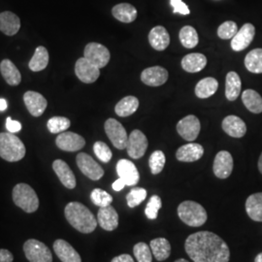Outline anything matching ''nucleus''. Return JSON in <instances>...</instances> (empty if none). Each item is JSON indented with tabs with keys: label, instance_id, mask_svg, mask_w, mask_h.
<instances>
[{
	"label": "nucleus",
	"instance_id": "obj_1",
	"mask_svg": "<svg viewBox=\"0 0 262 262\" xmlns=\"http://www.w3.org/2000/svg\"><path fill=\"white\" fill-rule=\"evenodd\" d=\"M185 250L193 262H229L230 251L227 244L210 231L189 235Z\"/></svg>",
	"mask_w": 262,
	"mask_h": 262
},
{
	"label": "nucleus",
	"instance_id": "obj_2",
	"mask_svg": "<svg viewBox=\"0 0 262 262\" xmlns=\"http://www.w3.org/2000/svg\"><path fill=\"white\" fill-rule=\"evenodd\" d=\"M67 222L81 233H92L98 225L94 214L80 202H70L64 209Z\"/></svg>",
	"mask_w": 262,
	"mask_h": 262
},
{
	"label": "nucleus",
	"instance_id": "obj_3",
	"mask_svg": "<svg viewBox=\"0 0 262 262\" xmlns=\"http://www.w3.org/2000/svg\"><path fill=\"white\" fill-rule=\"evenodd\" d=\"M26 156L25 144L14 133H0V157L9 162H17Z\"/></svg>",
	"mask_w": 262,
	"mask_h": 262
},
{
	"label": "nucleus",
	"instance_id": "obj_4",
	"mask_svg": "<svg viewBox=\"0 0 262 262\" xmlns=\"http://www.w3.org/2000/svg\"><path fill=\"white\" fill-rule=\"evenodd\" d=\"M178 215L183 223L188 226L199 227L206 223V210L194 201H184L178 207Z\"/></svg>",
	"mask_w": 262,
	"mask_h": 262
},
{
	"label": "nucleus",
	"instance_id": "obj_5",
	"mask_svg": "<svg viewBox=\"0 0 262 262\" xmlns=\"http://www.w3.org/2000/svg\"><path fill=\"white\" fill-rule=\"evenodd\" d=\"M13 201L26 213H34L39 208V199L35 190L27 184H18L13 188Z\"/></svg>",
	"mask_w": 262,
	"mask_h": 262
},
{
	"label": "nucleus",
	"instance_id": "obj_6",
	"mask_svg": "<svg viewBox=\"0 0 262 262\" xmlns=\"http://www.w3.org/2000/svg\"><path fill=\"white\" fill-rule=\"evenodd\" d=\"M24 252L29 262H53L51 250L35 239H29L25 243Z\"/></svg>",
	"mask_w": 262,
	"mask_h": 262
},
{
	"label": "nucleus",
	"instance_id": "obj_7",
	"mask_svg": "<svg viewBox=\"0 0 262 262\" xmlns=\"http://www.w3.org/2000/svg\"><path fill=\"white\" fill-rule=\"evenodd\" d=\"M104 128L108 138L117 149L119 150L126 149L128 135L121 122H118L115 119H108L105 122Z\"/></svg>",
	"mask_w": 262,
	"mask_h": 262
},
{
	"label": "nucleus",
	"instance_id": "obj_8",
	"mask_svg": "<svg viewBox=\"0 0 262 262\" xmlns=\"http://www.w3.org/2000/svg\"><path fill=\"white\" fill-rule=\"evenodd\" d=\"M84 57L98 68H103L109 63L111 55L110 51L103 45L92 42L84 48Z\"/></svg>",
	"mask_w": 262,
	"mask_h": 262
},
{
	"label": "nucleus",
	"instance_id": "obj_9",
	"mask_svg": "<svg viewBox=\"0 0 262 262\" xmlns=\"http://www.w3.org/2000/svg\"><path fill=\"white\" fill-rule=\"evenodd\" d=\"M76 161L81 172L88 178L98 181L103 177V168L90 155L80 152L76 158Z\"/></svg>",
	"mask_w": 262,
	"mask_h": 262
},
{
	"label": "nucleus",
	"instance_id": "obj_10",
	"mask_svg": "<svg viewBox=\"0 0 262 262\" xmlns=\"http://www.w3.org/2000/svg\"><path fill=\"white\" fill-rule=\"evenodd\" d=\"M148 149V139L146 135L138 129L132 131L128 136L126 145L127 154L131 159H141Z\"/></svg>",
	"mask_w": 262,
	"mask_h": 262
},
{
	"label": "nucleus",
	"instance_id": "obj_11",
	"mask_svg": "<svg viewBox=\"0 0 262 262\" xmlns=\"http://www.w3.org/2000/svg\"><path fill=\"white\" fill-rule=\"evenodd\" d=\"M200 121L194 115H188L177 123V131L180 136L188 142L196 139L200 133Z\"/></svg>",
	"mask_w": 262,
	"mask_h": 262
},
{
	"label": "nucleus",
	"instance_id": "obj_12",
	"mask_svg": "<svg viewBox=\"0 0 262 262\" xmlns=\"http://www.w3.org/2000/svg\"><path fill=\"white\" fill-rule=\"evenodd\" d=\"M75 74L84 84H93L100 75V68L93 64L85 57H81L76 62Z\"/></svg>",
	"mask_w": 262,
	"mask_h": 262
},
{
	"label": "nucleus",
	"instance_id": "obj_13",
	"mask_svg": "<svg viewBox=\"0 0 262 262\" xmlns=\"http://www.w3.org/2000/svg\"><path fill=\"white\" fill-rule=\"evenodd\" d=\"M56 144L58 149L66 151H77L82 150L85 145L84 138L74 132L64 131L56 137Z\"/></svg>",
	"mask_w": 262,
	"mask_h": 262
},
{
	"label": "nucleus",
	"instance_id": "obj_14",
	"mask_svg": "<svg viewBox=\"0 0 262 262\" xmlns=\"http://www.w3.org/2000/svg\"><path fill=\"white\" fill-rule=\"evenodd\" d=\"M213 170L215 177L219 179L228 178L233 170V159L230 152L226 150L219 151L214 160Z\"/></svg>",
	"mask_w": 262,
	"mask_h": 262
},
{
	"label": "nucleus",
	"instance_id": "obj_15",
	"mask_svg": "<svg viewBox=\"0 0 262 262\" xmlns=\"http://www.w3.org/2000/svg\"><path fill=\"white\" fill-rule=\"evenodd\" d=\"M255 35V28L252 24H245L231 40V48L235 52H241L249 47Z\"/></svg>",
	"mask_w": 262,
	"mask_h": 262
},
{
	"label": "nucleus",
	"instance_id": "obj_16",
	"mask_svg": "<svg viewBox=\"0 0 262 262\" xmlns=\"http://www.w3.org/2000/svg\"><path fill=\"white\" fill-rule=\"evenodd\" d=\"M117 173L120 178L125 182L126 186H135L138 184L140 175L135 164L128 159H121L117 163Z\"/></svg>",
	"mask_w": 262,
	"mask_h": 262
},
{
	"label": "nucleus",
	"instance_id": "obj_17",
	"mask_svg": "<svg viewBox=\"0 0 262 262\" xmlns=\"http://www.w3.org/2000/svg\"><path fill=\"white\" fill-rule=\"evenodd\" d=\"M141 80L149 86H159L168 80V71L161 66L149 67L142 72Z\"/></svg>",
	"mask_w": 262,
	"mask_h": 262
},
{
	"label": "nucleus",
	"instance_id": "obj_18",
	"mask_svg": "<svg viewBox=\"0 0 262 262\" xmlns=\"http://www.w3.org/2000/svg\"><path fill=\"white\" fill-rule=\"evenodd\" d=\"M24 101L28 112L33 117H40L45 112L48 106L47 99L39 93L29 91L24 95Z\"/></svg>",
	"mask_w": 262,
	"mask_h": 262
},
{
	"label": "nucleus",
	"instance_id": "obj_19",
	"mask_svg": "<svg viewBox=\"0 0 262 262\" xmlns=\"http://www.w3.org/2000/svg\"><path fill=\"white\" fill-rule=\"evenodd\" d=\"M97 223L106 231H113L119 225V215L114 207L100 208L97 214Z\"/></svg>",
	"mask_w": 262,
	"mask_h": 262
},
{
	"label": "nucleus",
	"instance_id": "obj_20",
	"mask_svg": "<svg viewBox=\"0 0 262 262\" xmlns=\"http://www.w3.org/2000/svg\"><path fill=\"white\" fill-rule=\"evenodd\" d=\"M53 169L56 172V176L58 177L61 184L66 188H69V189L75 188V175L66 161L61 159H56L53 163Z\"/></svg>",
	"mask_w": 262,
	"mask_h": 262
},
{
	"label": "nucleus",
	"instance_id": "obj_21",
	"mask_svg": "<svg viewBox=\"0 0 262 262\" xmlns=\"http://www.w3.org/2000/svg\"><path fill=\"white\" fill-rule=\"evenodd\" d=\"M222 126L227 135L234 138H242L247 132V125L245 122L234 115H230L225 118Z\"/></svg>",
	"mask_w": 262,
	"mask_h": 262
},
{
	"label": "nucleus",
	"instance_id": "obj_22",
	"mask_svg": "<svg viewBox=\"0 0 262 262\" xmlns=\"http://www.w3.org/2000/svg\"><path fill=\"white\" fill-rule=\"evenodd\" d=\"M54 251L61 262H82V258L75 249L62 239H57L54 243Z\"/></svg>",
	"mask_w": 262,
	"mask_h": 262
},
{
	"label": "nucleus",
	"instance_id": "obj_23",
	"mask_svg": "<svg viewBox=\"0 0 262 262\" xmlns=\"http://www.w3.org/2000/svg\"><path fill=\"white\" fill-rule=\"evenodd\" d=\"M204 155V149L200 144L189 143L179 148L176 158L182 162H193L201 159Z\"/></svg>",
	"mask_w": 262,
	"mask_h": 262
},
{
	"label": "nucleus",
	"instance_id": "obj_24",
	"mask_svg": "<svg viewBox=\"0 0 262 262\" xmlns=\"http://www.w3.org/2000/svg\"><path fill=\"white\" fill-rule=\"evenodd\" d=\"M20 28V19L19 17L10 12L5 11L0 13V31L5 35L13 36L19 32Z\"/></svg>",
	"mask_w": 262,
	"mask_h": 262
},
{
	"label": "nucleus",
	"instance_id": "obj_25",
	"mask_svg": "<svg viewBox=\"0 0 262 262\" xmlns=\"http://www.w3.org/2000/svg\"><path fill=\"white\" fill-rule=\"evenodd\" d=\"M150 46L157 51H164L170 44V35L164 27L158 26L152 28L149 33Z\"/></svg>",
	"mask_w": 262,
	"mask_h": 262
},
{
	"label": "nucleus",
	"instance_id": "obj_26",
	"mask_svg": "<svg viewBox=\"0 0 262 262\" xmlns=\"http://www.w3.org/2000/svg\"><path fill=\"white\" fill-rule=\"evenodd\" d=\"M207 64L206 56L203 54L192 53L184 56L182 59V67L188 73H197L205 68Z\"/></svg>",
	"mask_w": 262,
	"mask_h": 262
},
{
	"label": "nucleus",
	"instance_id": "obj_27",
	"mask_svg": "<svg viewBox=\"0 0 262 262\" xmlns=\"http://www.w3.org/2000/svg\"><path fill=\"white\" fill-rule=\"evenodd\" d=\"M0 72L5 82L10 85L16 86L21 82V75L19 69L10 59H3L0 63Z\"/></svg>",
	"mask_w": 262,
	"mask_h": 262
},
{
	"label": "nucleus",
	"instance_id": "obj_28",
	"mask_svg": "<svg viewBox=\"0 0 262 262\" xmlns=\"http://www.w3.org/2000/svg\"><path fill=\"white\" fill-rule=\"evenodd\" d=\"M242 82L239 75L230 71L225 78V96L229 101H235L241 94Z\"/></svg>",
	"mask_w": 262,
	"mask_h": 262
},
{
	"label": "nucleus",
	"instance_id": "obj_29",
	"mask_svg": "<svg viewBox=\"0 0 262 262\" xmlns=\"http://www.w3.org/2000/svg\"><path fill=\"white\" fill-rule=\"evenodd\" d=\"M112 14L115 19L124 24H130L137 18V10L129 3L117 4L113 7Z\"/></svg>",
	"mask_w": 262,
	"mask_h": 262
},
{
	"label": "nucleus",
	"instance_id": "obj_30",
	"mask_svg": "<svg viewBox=\"0 0 262 262\" xmlns=\"http://www.w3.org/2000/svg\"><path fill=\"white\" fill-rule=\"evenodd\" d=\"M246 211L254 222H262V192L253 193L246 201Z\"/></svg>",
	"mask_w": 262,
	"mask_h": 262
},
{
	"label": "nucleus",
	"instance_id": "obj_31",
	"mask_svg": "<svg viewBox=\"0 0 262 262\" xmlns=\"http://www.w3.org/2000/svg\"><path fill=\"white\" fill-rule=\"evenodd\" d=\"M139 107V100L135 96H125L115 107V112L122 118L129 117L137 111Z\"/></svg>",
	"mask_w": 262,
	"mask_h": 262
},
{
	"label": "nucleus",
	"instance_id": "obj_32",
	"mask_svg": "<svg viewBox=\"0 0 262 262\" xmlns=\"http://www.w3.org/2000/svg\"><path fill=\"white\" fill-rule=\"evenodd\" d=\"M150 248L152 255L159 261H163L170 256L171 245L169 243L168 240L165 238H156L151 240Z\"/></svg>",
	"mask_w": 262,
	"mask_h": 262
},
{
	"label": "nucleus",
	"instance_id": "obj_33",
	"mask_svg": "<svg viewBox=\"0 0 262 262\" xmlns=\"http://www.w3.org/2000/svg\"><path fill=\"white\" fill-rule=\"evenodd\" d=\"M219 88V82L215 78L207 77L200 80L195 86V94L198 98L205 99L211 97L216 93Z\"/></svg>",
	"mask_w": 262,
	"mask_h": 262
},
{
	"label": "nucleus",
	"instance_id": "obj_34",
	"mask_svg": "<svg viewBox=\"0 0 262 262\" xmlns=\"http://www.w3.org/2000/svg\"><path fill=\"white\" fill-rule=\"evenodd\" d=\"M242 101L246 108L253 114L262 113V97L253 90H246L242 94Z\"/></svg>",
	"mask_w": 262,
	"mask_h": 262
},
{
	"label": "nucleus",
	"instance_id": "obj_35",
	"mask_svg": "<svg viewBox=\"0 0 262 262\" xmlns=\"http://www.w3.org/2000/svg\"><path fill=\"white\" fill-rule=\"evenodd\" d=\"M49 63V53L43 46L36 48L35 53L29 61V68L33 72H39L44 70Z\"/></svg>",
	"mask_w": 262,
	"mask_h": 262
},
{
	"label": "nucleus",
	"instance_id": "obj_36",
	"mask_svg": "<svg viewBox=\"0 0 262 262\" xmlns=\"http://www.w3.org/2000/svg\"><path fill=\"white\" fill-rule=\"evenodd\" d=\"M246 68L254 74L262 73V49H254L245 57Z\"/></svg>",
	"mask_w": 262,
	"mask_h": 262
},
{
	"label": "nucleus",
	"instance_id": "obj_37",
	"mask_svg": "<svg viewBox=\"0 0 262 262\" xmlns=\"http://www.w3.org/2000/svg\"><path fill=\"white\" fill-rule=\"evenodd\" d=\"M179 38L182 45L187 49L196 47L199 42V38L195 28L190 26H186L180 30Z\"/></svg>",
	"mask_w": 262,
	"mask_h": 262
},
{
	"label": "nucleus",
	"instance_id": "obj_38",
	"mask_svg": "<svg viewBox=\"0 0 262 262\" xmlns=\"http://www.w3.org/2000/svg\"><path fill=\"white\" fill-rule=\"evenodd\" d=\"M71 125L69 119L66 117H54L48 121L47 127L49 131L53 134L61 133L67 130Z\"/></svg>",
	"mask_w": 262,
	"mask_h": 262
},
{
	"label": "nucleus",
	"instance_id": "obj_39",
	"mask_svg": "<svg viewBox=\"0 0 262 262\" xmlns=\"http://www.w3.org/2000/svg\"><path fill=\"white\" fill-rule=\"evenodd\" d=\"M166 159L165 155L161 150H156L150 155L149 159V165H150V172L152 175L159 174L165 165Z\"/></svg>",
	"mask_w": 262,
	"mask_h": 262
},
{
	"label": "nucleus",
	"instance_id": "obj_40",
	"mask_svg": "<svg viewBox=\"0 0 262 262\" xmlns=\"http://www.w3.org/2000/svg\"><path fill=\"white\" fill-rule=\"evenodd\" d=\"M91 199L94 205L100 208L110 206L113 201L112 195L101 188H94L91 193Z\"/></svg>",
	"mask_w": 262,
	"mask_h": 262
},
{
	"label": "nucleus",
	"instance_id": "obj_41",
	"mask_svg": "<svg viewBox=\"0 0 262 262\" xmlns=\"http://www.w3.org/2000/svg\"><path fill=\"white\" fill-rule=\"evenodd\" d=\"M147 190L143 187H133L126 195V202L129 208H135L146 199Z\"/></svg>",
	"mask_w": 262,
	"mask_h": 262
},
{
	"label": "nucleus",
	"instance_id": "obj_42",
	"mask_svg": "<svg viewBox=\"0 0 262 262\" xmlns=\"http://www.w3.org/2000/svg\"><path fill=\"white\" fill-rule=\"evenodd\" d=\"M133 253L138 262H151L152 260L151 250L146 243L136 244L133 248Z\"/></svg>",
	"mask_w": 262,
	"mask_h": 262
},
{
	"label": "nucleus",
	"instance_id": "obj_43",
	"mask_svg": "<svg viewBox=\"0 0 262 262\" xmlns=\"http://www.w3.org/2000/svg\"><path fill=\"white\" fill-rule=\"evenodd\" d=\"M238 27L237 24L232 20H227L224 24H222L217 28V35L221 39L227 40L232 39L238 32Z\"/></svg>",
	"mask_w": 262,
	"mask_h": 262
},
{
	"label": "nucleus",
	"instance_id": "obj_44",
	"mask_svg": "<svg viewBox=\"0 0 262 262\" xmlns=\"http://www.w3.org/2000/svg\"><path fill=\"white\" fill-rule=\"evenodd\" d=\"M162 207L161 198L159 195H152L150 197L147 207L145 209V214L149 220H156L159 215V211Z\"/></svg>",
	"mask_w": 262,
	"mask_h": 262
},
{
	"label": "nucleus",
	"instance_id": "obj_45",
	"mask_svg": "<svg viewBox=\"0 0 262 262\" xmlns=\"http://www.w3.org/2000/svg\"><path fill=\"white\" fill-rule=\"evenodd\" d=\"M94 150L97 159H100L104 163L109 162L112 159V150H110V148L104 142L101 141L95 142L94 145Z\"/></svg>",
	"mask_w": 262,
	"mask_h": 262
},
{
	"label": "nucleus",
	"instance_id": "obj_46",
	"mask_svg": "<svg viewBox=\"0 0 262 262\" xmlns=\"http://www.w3.org/2000/svg\"><path fill=\"white\" fill-rule=\"evenodd\" d=\"M171 2V6L173 7V13H178L181 15H184V16H187L189 15L190 11L188 9L187 4L183 1V0H170Z\"/></svg>",
	"mask_w": 262,
	"mask_h": 262
},
{
	"label": "nucleus",
	"instance_id": "obj_47",
	"mask_svg": "<svg viewBox=\"0 0 262 262\" xmlns=\"http://www.w3.org/2000/svg\"><path fill=\"white\" fill-rule=\"evenodd\" d=\"M6 127L7 130L9 131L10 133H17L21 129V124L20 122L18 121H14L12 120L11 117H8L6 120Z\"/></svg>",
	"mask_w": 262,
	"mask_h": 262
},
{
	"label": "nucleus",
	"instance_id": "obj_48",
	"mask_svg": "<svg viewBox=\"0 0 262 262\" xmlns=\"http://www.w3.org/2000/svg\"><path fill=\"white\" fill-rule=\"evenodd\" d=\"M14 256L12 253L5 250V249H0V262H13Z\"/></svg>",
	"mask_w": 262,
	"mask_h": 262
},
{
	"label": "nucleus",
	"instance_id": "obj_49",
	"mask_svg": "<svg viewBox=\"0 0 262 262\" xmlns=\"http://www.w3.org/2000/svg\"><path fill=\"white\" fill-rule=\"evenodd\" d=\"M111 262H134V260H133V258L131 257L129 254L123 253V254H121L119 256L114 257Z\"/></svg>",
	"mask_w": 262,
	"mask_h": 262
},
{
	"label": "nucleus",
	"instance_id": "obj_50",
	"mask_svg": "<svg viewBox=\"0 0 262 262\" xmlns=\"http://www.w3.org/2000/svg\"><path fill=\"white\" fill-rule=\"evenodd\" d=\"M125 186H126L125 182L122 179L119 178L113 183L112 187L115 191H121Z\"/></svg>",
	"mask_w": 262,
	"mask_h": 262
},
{
	"label": "nucleus",
	"instance_id": "obj_51",
	"mask_svg": "<svg viewBox=\"0 0 262 262\" xmlns=\"http://www.w3.org/2000/svg\"><path fill=\"white\" fill-rule=\"evenodd\" d=\"M8 108V103L4 98H0V112L5 111Z\"/></svg>",
	"mask_w": 262,
	"mask_h": 262
},
{
	"label": "nucleus",
	"instance_id": "obj_52",
	"mask_svg": "<svg viewBox=\"0 0 262 262\" xmlns=\"http://www.w3.org/2000/svg\"><path fill=\"white\" fill-rule=\"evenodd\" d=\"M258 169H259V171L262 174V152L260 157H259V159H258Z\"/></svg>",
	"mask_w": 262,
	"mask_h": 262
},
{
	"label": "nucleus",
	"instance_id": "obj_53",
	"mask_svg": "<svg viewBox=\"0 0 262 262\" xmlns=\"http://www.w3.org/2000/svg\"><path fill=\"white\" fill-rule=\"evenodd\" d=\"M254 262H262V253L256 255V257H255V259H254Z\"/></svg>",
	"mask_w": 262,
	"mask_h": 262
},
{
	"label": "nucleus",
	"instance_id": "obj_54",
	"mask_svg": "<svg viewBox=\"0 0 262 262\" xmlns=\"http://www.w3.org/2000/svg\"><path fill=\"white\" fill-rule=\"evenodd\" d=\"M175 262H188L187 259H184V258H180V259H177Z\"/></svg>",
	"mask_w": 262,
	"mask_h": 262
}]
</instances>
